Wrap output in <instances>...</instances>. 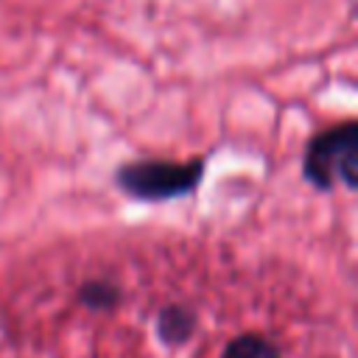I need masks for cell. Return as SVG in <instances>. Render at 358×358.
Listing matches in <instances>:
<instances>
[{
    "label": "cell",
    "instance_id": "3",
    "mask_svg": "<svg viewBox=\"0 0 358 358\" xmlns=\"http://www.w3.org/2000/svg\"><path fill=\"white\" fill-rule=\"evenodd\" d=\"M157 330H159V338L168 341V344H182L193 336L196 330V316L187 310V308H165L157 319Z\"/></svg>",
    "mask_w": 358,
    "mask_h": 358
},
{
    "label": "cell",
    "instance_id": "1",
    "mask_svg": "<svg viewBox=\"0 0 358 358\" xmlns=\"http://www.w3.org/2000/svg\"><path fill=\"white\" fill-rule=\"evenodd\" d=\"M305 179L322 190L336 187V182L355 187L358 182V126L352 120L316 134L302 157Z\"/></svg>",
    "mask_w": 358,
    "mask_h": 358
},
{
    "label": "cell",
    "instance_id": "5",
    "mask_svg": "<svg viewBox=\"0 0 358 358\" xmlns=\"http://www.w3.org/2000/svg\"><path fill=\"white\" fill-rule=\"evenodd\" d=\"M78 296H81V302H84V305H90V308H112V305L120 299L117 288H115L112 282H106V280L84 282Z\"/></svg>",
    "mask_w": 358,
    "mask_h": 358
},
{
    "label": "cell",
    "instance_id": "4",
    "mask_svg": "<svg viewBox=\"0 0 358 358\" xmlns=\"http://www.w3.org/2000/svg\"><path fill=\"white\" fill-rule=\"evenodd\" d=\"M221 358H280V350L268 338H263L257 333H249V336L232 338L224 347V355Z\"/></svg>",
    "mask_w": 358,
    "mask_h": 358
},
{
    "label": "cell",
    "instance_id": "2",
    "mask_svg": "<svg viewBox=\"0 0 358 358\" xmlns=\"http://www.w3.org/2000/svg\"><path fill=\"white\" fill-rule=\"evenodd\" d=\"M201 171H204V159H190V162L140 159L117 171V185L134 199L162 201L190 193L201 179Z\"/></svg>",
    "mask_w": 358,
    "mask_h": 358
}]
</instances>
